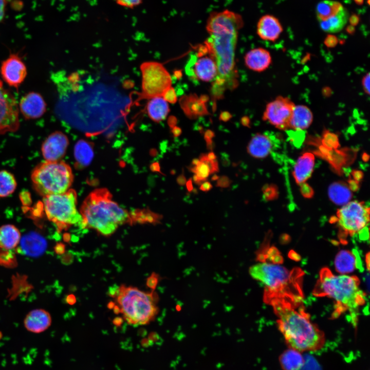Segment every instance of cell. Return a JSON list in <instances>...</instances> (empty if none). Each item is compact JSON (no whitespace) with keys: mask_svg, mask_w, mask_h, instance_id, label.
Listing matches in <instances>:
<instances>
[{"mask_svg":"<svg viewBox=\"0 0 370 370\" xmlns=\"http://www.w3.org/2000/svg\"><path fill=\"white\" fill-rule=\"evenodd\" d=\"M243 16L225 9L211 12L206 21L209 34L204 42L215 59L217 75L211 89L214 99H220L224 92L238 85L235 55L239 31L243 27Z\"/></svg>","mask_w":370,"mask_h":370,"instance_id":"1","label":"cell"},{"mask_svg":"<svg viewBox=\"0 0 370 370\" xmlns=\"http://www.w3.org/2000/svg\"><path fill=\"white\" fill-rule=\"evenodd\" d=\"M266 303L272 307L278 328L289 348L303 353L318 351L324 347L325 334L311 321L302 303L274 298Z\"/></svg>","mask_w":370,"mask_h":370,"instance_id":"2","label":"cell"},{"mask_svg":"<svg viewBox=\"0 0 370 370\" xmlns=\"http://www.w3.org/2000/svg\"><path fill=\"white\" fill-rule=\"evenodd\" d=\"M312 294L316 297L332 299L336 303L334 317L348 311L350 321L356 327L360 309L366 301L365 294L360 288L357 276L337 275L328 268H323L320 272Z\"/></svg>","mask_w":370,"mask_h":370,"instance_id":"3","label":"cell"},{"mask_svg":"<svg viewBox=\"0 0 370 370\" xmlns=\"http://www.w3.org/2000/svg\"><path fill=\"white\" fill-rule=\"evenodd\" d=\"M249 272L253 279L264 285L263 300L266 303L274 298L295 303L302 302L304 273L300 268L290 270L278 263L264 261L251 266Z\"/></svg>","mask_w":370,"mask_h":370,"instance_id":"4","label":"cell"},{"mask_svg":"<svg viewBox=\"0 0 370 370\" xmlns=\"http://www.w3.org/2000/svg\"><path fill=\"white\" fill-rule=\"evenodd\" d=\"M80 212L83 228L94 229L104 236L113 234L131 218L129 213L113 200L107 190L103 189L92 192L83 202Z\"/></svg>","mask_w":370,"mask_h":370,"instance_id":"5","label":"cell"},{"mask_svg":"<svg viewBox=\"0 0 370 370\" xmlns=\"http://www.w3.org/2000/svg\"><path fill=\"white\" fill-rule=\"evenodd\" d=\"M156 295L133 286L121 285L116 297L124 319L132 325H145L152 321L158 312Z\"/></svg>","mask_w":370,"mask_h":370,"instance_id":"6","label":"cell"},{"mask_svg":"<svg viewBox=\"0 0 370 370\" xmlns=\"http://www.w3.org/2000/svg\"><path fill=\"white\" fill-rule=\"evenodd\" d=\"M73 179L71 168L61 160H45L33 169L31 175L34 189L43 197L67 191Z\"/></svg>","mask_w":370,"mask_h":370,"instance_id":"7","label":"cell"},{"mask_svg":"<svg viewBox=\"0 0 370 370\" xmlns=\"http://www.w3.org/2000/svg\"><path fill=\"white\" fill-rule=\"evenodd\" d=\"M44 210L47 218L59 230L79 225L82 227L83 218L77 208V194L75 190L43 197Z\"/></svg>","mask_w":370,"mask_h":370,"instance_id":"8","label":"cell"},{"mask_svg":"<svg viewBox=\"0 0 370 370\" xmlns=\"http://www.w3.org/2000/svg\"><path fill=\"white\" fill-rule=\"evenodd\" d=\"M337 217L341 233L345 235L359 234L362 239L368 238L369 208L364 202H347L338 210Z\"/></svg>","mask_w":370,"mask_h":370,"instance_id":"9","label":"cell"},{"mask_svg":"<svg viewBox=\"0 0 370 370\" xmlns=\"http://www.w3.org/2000/svg\"><path fill=\"white\" fill-rule=\"evenodd\" d=\"M142 72V89L144 96L148 98L162 96L171 87V77L160 63L146 62L140 66Z\"/></svg>","mask_w":370,"mask_h":370,"instance_id":"10","label":"cell"},{"mask_svg":"<svg viewBox=\"0 0 370 370\" xmlns=\"http://www.w3.org/2000/svg\"><path fill=\"white\" fill-rule=\"evenodd\" d=\"M187 75L203 82L213 81L217 75L216 64L213 55L205 44L189 59L186 67Z\"/></svg>","mask_w":370,"mask_h":370,"instance_id":"11","label":"cell"},{"mask_svg":"<svg viewBox=\"0 0 370 370\" xmlns=\"http://www.w3.org/2000/svg\"><path fill=\"white\" fill-rule=\"evenodd\" d=\"M18 103L0 80V135L16 132L20 127Z\"/></svg>","mask_w":370,"mask_h":370,"instance_id":"12","label":"cell"},{"mask_svg":"<svg viewBox=\"0 0 370 370\" xmlns=\"http://www.w3.org/2000/svg\"><path fill=\"white\" fill-rule=\"evenodd\" d=\"M295 106L289 98L279 96L267 104L263 119L279 130H289Z\"/></svg>","mask_w":370,"mask_h":370,"instance_id":"13","label":"cell"},{"mask_svg":"<svg viewBox=\"0 0 370 370\" xmlns=\"http://www.w3.org/2000/svg\"><path fill=\"white\" fill-rule=\"evenodd\" d=\"M0 72L5 83L17 89L25 80L27 68L22 58L17 53H11L1 63Z\"/></svg>","mask_w":370,"mask_h":370,"instance_id":"14","label":"cell"},{"mask_svg":"<svg viewBox=\"0 0 370 370\" xmlns=\"http://www.w3.org/2000/svg\"><path fill=\"white\" fill-rule=\"evenodd\" d=\"M69 144L67 137L62 132L50 134L43 141L41 152L45 161H60L66 153Z\"/></svg>","mask_w":370,"mask_h":370,"instance_id":"15","label":"cell"},{"mask_svg":"<svg viewBox=\"0 0 370 370\" xmlns=\"http://www.w3.org/2000/svg\"><path fill=\"white\" fill-rule=\"evenodd\" d=\"M19 112L26 120L36 119L46 111V103L41 95L30 91L24 95L18 104Z\"/></svg>","mask_w":370,"mask_h":370,"instance_id":"16","label":"cell"},{"mask_svg":"<svg viewBox=\"0 0 370 370\" xmlns=\"http://www.w3.org/2000/svg\"><path fill=\"white\" fill-rule=\"evenodd\" d=\"M283 29L279 20L275 16L266 14L261 17L257 23L256 32L263 40L274 42L280 36Z\"/></svg>","mask_w":370,"mask_h":370,"instance_id":"17","label":"cell"},{"mask_svg":"<svg viewBox=\"0 0 370 370\" xmlns=\"http://www.w3.org/2000/svg\"><path fill=\"white\" fill-rule=\"evenodd\" d=\"M51 317L49 313L43 309L30 311L26 316L24 324L30 332L39 334L45 331L51 325Z\"/></svg>","mask_w":370,"mask_h":370,"instance_id":"18","label":"cell"},{"mask_svg":"<svg viewBox=\"0 0 370 370\" xmlns=\"http://www.w3.org/2000/svg\"><path fill=\"white\" fill-rule=\"evenodd\" d=\"M245 63L251 70L261 72L267 69L272 62L270 53L263 48H256L249 51L245 57Z\"/></svg>","mask_w":370,"mask_h":370,"instance_id":"19","label":"cell"},{"mask_svg":"<svg viewBox=\"0 0 370 370\" xmlns=\"http://www.w3.org/2000/svg\"><path fill=\"white\" fill-rule=\"evenodd\" d=\"M18 246L24 254L37 256L42 254L47 247L46 240L37 233L31 232L21 237Z\"/></svg>","mask_w":370,"mask_h":370,"instance_id":"20","label":"cell"},{"mask_svg":"<svg viewBox=\"0 0 370 370\" xmlns=\"http://www.w3.org/2000/svg\"><path fill=\"white\" fill-rule=\"evenodd\" d=\"M273 142L271 138L265 134L257 133L251 139L247 146V152L256 158H263L271 152Z\"/></svg>","mask_w":370,"mask_h":370,"instance_id":"21","label":"cell"},{"mask_svg":"<svg viewBox=\"0 0 370 370\" xmlns=\"http://www.w3.org/2000/svg\"><path fill=\"white\" fill-rule=\"evenodd\" d=\"M314 164V157L311 153H305L298 159L293 176L299 184L304 183L311 175Z\"/></svg>","mask_w":370,"mask_h":370,"instance_id":"22","label":"cell"},{"mask_svg":"<svg viewBox=\"0 0 370 370\" xmlns=\"http://www.w3.org/2000/svg\"><path fill=\"white\" fill-rule=\"evenodd\" d=\"M200 162L196 165L190 168L191 171L195 174L193 176V181L198 184H200L206 181L209 176L218 171V166L217 160L210 161L206 154H202L199 157Z\"/></svg>","mask_w":370,"mask_h":370,"instance_id":"23","label":"cell"},{"mask_svg":"<svg viewBox=\"0 0 370 370\" xmlns=\"http://www.w3.org/2000/svg\"><path fill=\"white\" fill-rule=\"evenodd\" d=\"M313 121V114L309 107L304 105L295 106L289 124V129L302 131L308 128Z\"/></svg>","mask_w":370,"mask_h":370,"instance_id":"24","label":"cell"},{"mask_svg":"<svg viewBox=\"0 0 370 370\" xmlns=\"http://www.w3.org/2000/svg\"><path fill=\"white\" fill-rule=\"evenodd\" d=\"M21 239L20 230L15 226L6 224L0 227V248L6 250L17 247Z\"/></svg>","mask_w":370,"mask_h":370,"instance_id":"25","label":"cell"},{"mask_svg":"<svg viewBox=\"0 0 370 370\" xmlns=\"http://www.w3.org/2000/svg\"><path fill=\"white\" fill-rule=\"evenodd\" d=\"M279 361L283 370H300L305 362L301 352L289 347L280 355Z\"/></svg>","mask_w":370,"mask_h":370,"instance_id":"26","label":"cell"},{"mask_svg":"<svg viewBox=\"0 0 370 370\" xmlns=\"http://www.w3.org/2000/svg\"><path fill=\"white\" fill-rule=\"evenodd\" d=\"M170 111L168 102L162 96L151 98L147 105V112L150 118L155 122L164 120Z\"/></svg>","mask_w":370,"mask_h":370,"instance_id":"27","label":"cell"},{"mask_svg":"<svg viewBox=\"0 0 370 370\" xmlns=\"http://www.w3.org/2000/svg\"><path fill=\"white\" fill-rule=\"evenodd\" d=\"M348 18V12L343 8L336 15L323 21H319L322 30L328 33L340 31L346 24Z\"/></svg>","mask_w":370,"mask_h":370,"instance_id":"28","label":"cell"},{"mask_svg":"<svg viewBox=\"0 0 370 370\" xmlns=\"http://www.w3.org/2000/svg\"><path fill=\"white\" fill-rule=\"evenodd\" d=\"M74 156L79 168L88 165L94 157V150L91 144L84 140H80L74 148Z\"/></svg>","mask_w":370,"mask_h":370,"instance_id":"29","label":"cell"},{"mask_svg":"<svg viewBox=\"0 0 370 370\" xmlns=\"http://www.w3.org/2000/svg\"><path fill=\"white\" fill-rule=\"evenodd\" d=\"M328 195L334 203L343 206L348 202L352 196L349 188L341 182H334L329 186Z\"/></svg>","mask_w":370,"mask_h":370,"instance_id":"30","label":"cell"},{"mask_svg":"<svg viewBox=\"0 0 370 370\" xmlns=\"http://www.w3.org/2000/svg\"><path fill=\"white\" fill-rule=\"evenodd\" d=\"M335 263L336 270L340 273H345L354 270L358 261L354 253L342 250L337 254Z\"/></svg>","mask_w":370,"mask_h":370,"instance_id":"31","label":"cell"},{"mask_svg":"<svg viewBox=\"0 0 370 370\" xmlns=\"http://www.w3.org/2000/svg\"><path fill=\"white\" fill-rule=\"evenodd\" d=\"M344 8L339 2L324 0L319 2L316 7V13L319 21L325 20L337 14Z\"/></svg>","mask_w":370,"mask_h":370,"instance_id":"32","label":"cell"},{"mask_svg":"<svg viewBox=\"0 0 370 370\" xmlns=\"http://www.w3.org/2000/svg\"><path fill=\"white\" fill-rule=\"evenodd\" d=\"M17 186L14 175L6 170L0 171V198H4L11 195Z\"/></svg>","mask_w":370,"mask_h":370,"instance_id":"33","label":"cell"},{"mask_svg":"<svg viewBox=\"0 0 370 370\" xmlns=\"http://www.w3.org/2000/svg\"><path fill=\"white\" fill-rule=\"evenodd\" d=\"M162 97L168 102L174 103L177 101V96L174 89L172 87L168 88L162 96Z\"/></svg>","mask_w":370,"mask_h":370,"instance_id":"34","label":"cell"},{"mask_svg":"<svg viewBox=\"0 0 370 370\" xmlns=\"http://www.w3.org/2000/svg\"><path fill=\"white\" fill-rule=\"evenodd\" d=\"M118 5L127 8H134L140 5L143 0H114Z\"/></svg>","mask_w":370,"mask_h":370,"instance_id":"35","label":"cell"},{"mask_svg":"<svg viewBox=\"0 0 370 370\" xmlns=\"http://www.w3.org/2000/svg\"><path fill=\"white\" fill-rule=\"evenodd\" d=\"M159 281V276L155 272H153L152 274L148 277L146 281L147 287L154 290L157 285Z\"/></svg>","mask_w":370,"mask_h":370,"instance_id":"36","label":"cell"},{"mask_svg":"<svg viewBox=\"0 0 370 370\" xmlns=\"http://www.w3.org/2000/svg\"><path fill=\"white\" fill-rule=\"evenodd\" d=\"M369 73L368 72L362 78V86L365 92L369 95Z\"/></svg>","mask_w":370,"mask_h":370,"instance_id":"37","label":"cell"},{"mask_svg":"<svg viewBox=\"0 0 370 370\" xmlns=\"http://www.w3.org/2000/svg\"><path fill=\"white\" fill-rule=\"evenodd\" d=\"M11 0H0V23L5 17L7 4Z\"/></svg>","mask_w":370,"mask_h":370,"instance_id":"38","label":"cell"},{"mask_svg":"<svg viewBox=\"0 0 370 370\" xmlns=\"http://www.w3.org/2000/svg\"><path fill=\"white\" fill-rule=\"evenodd\" d=\"M337 43V39L332 35H328L325 40V44L328 47H333Z\"/></svg>","mask_w":370,"mask_h":370,"instance_id":"39","label":"cell"},{"mask_svg":"<svg viewBox=\"0 0 370 370\" xmlns=\"http://www.w3.org/2000/svg\"><path fill=\"white\" fill-rule=\"evenodd\" d=\"M199 189L204 192L210 191L212 188V184L207 181H205L200 184Z\"/></svg>","mask_w":370,"mask_h":370,"instance_id":"40","label":"cell"},{"mask_svg":"<svg viewBox=\"0 0 370 370\" xmlns=\"http://www.w3.org/2000/svg\"><path fill=\"white\" fill-rule=\"evenodd\" d=\"M230 181L226 177L220 178L217 181V184L221 187H227L229 184Z\"/></svg>","mask_w":370,"mask_h":370,"instance_id":"41","label":"cell"},{"mask_svg":"<svg viewBox=\"0 0 370 370\" xmlns=\"http://www.w3.org/2000/svg\"><path fill=\"white\" fill-rule=\"evenodd\" d=\"M187 179L183 173L178 176L177 178V182L180 186H183L186 183Z\"/></svg>","mask_w":370,"mask_h":370,"instance_id":"42","label":"cell"},{"mask_svg":"<svg viewBox=\"0 0 370 370\" xmlns=\"http://www.w3.org/2000/svg\"><path fill=\"white\" fill-rule=\"evenodd\" d=\"M349 21L350 25L354 26L356 25L358 23L359 21V18L357 15L354 14L350 17V18H349Z\"/></svg>","mask_w":370,"mask_h":370,"instance_id":"43","label":"cell"},{"mask_svg":"<svg viewBox=\"0 0 370 370\" xmlns=\"http://www.w3.org/2000/svg\"><path fill=\"white\" fill-rule=\"evenodd\" d=\"M77 300L75 295L71 294L66 298V302L68 304L73 305L76 303Z\"/></svg>","mask_w":370,"mask_h":370,"instance_id":"44","label":"cell"},{"mask_svg":"<svg viewBox=\"0 0 370 370\" xmlns=\"http://www.w3.org/2000/svg\"><path fill=\"white\" fill-rule=\"evenodd\" d=\"M118 289L119 287H111L109 288V291L108 292V294L112 297H116L118 292Z\"/></svg>","mask_w":370,"mask_h":370,"instance_id":"45","label":"cell"},{"mask_svg":"<svg viewBox=\"0 0 370 370\" xmlns=\"http://www.w3.org/2000/svg\"><path fill=\"white\" fill-rule=\"evenodd\" d=\"M55 251L57 253L61 254L65 252V246L62 244H59L55 248Z\"/></svg>","mask_w":370,"mask_h":370,"instance_id":"46","label":"cell"},{"mask_svg":"<svg viewBox=\"0 0 370 370\" xmlns=\"http://www.w3.org/2000/svg\"><path fill=\"white\" fill-rule=\"evenodd\" d=\"M113 323L116 326H119L123 323V319L121 317H117L114 319Z\"/></svg>","mask_w":370,"mask_h":370,"instance_id":"47","label":"cell"},{"mask_svg":"<svg viewBox=\"0 0 370 370\" xmlns=\"http://www.w3.org/2000/svg\"><path fill=\"white\" fill-rule=\"evenodd\" d=\"M207 158L210 161L216 160V156L214 153L211 152L206 154Z\"/></svg>","mask_w":370,"mask_h":370,"instance_id":"48","label":"cell"},{"mask_svg":"<svg viewBox=\"0 0 370 370\" xmlns=\"http://www.w3.org/2000/svg\"><path fill=\"white\" fill-rule=\"evenodd\" d=\"M186 184L188 191L191 192L193 189L192 179H190L189 180L187 181Z\"/></svg>","mask_w":370,"mask_h":370,"instance_id":"49","label":"cell"},{"mask_svg":"<svg viewBox=\"0 0 370 370\" xmlns=\"http://www.w3.org/2000/svg\"><path fill=\"white\" fill-rule=\"evenodd\" d=\"M113 310L114 313L116 314H118L120 313V309L118 305H115V306L113 308Z\"/></svg>","mask_w":370,"mask_h":370,"instance_id":"50","label":"cell"},{"mask_svg":"<svg viewBox=\"0 0 370 370\" xmlns=\"http://www.w3.org/2000/svg\"><path fill=\"white\" fill-rule=\"evenodd\" d=\"M115 306V303L113 301H110L107 304V307L109 309H113Z\"/></svg>","mask_w":370,"mask_h":370,"instance_id":"51","label":"cell"},{"mask_svg":"<svg viewBox=\"0 0 370 370\" xmlns=\"http://www.w3.org/2000/svg\"><path fill=\"white\" fill-rule=\"evenodd\" d=\"M174 134L175 136H178L180 134V130L179 129L176 128L174 131Z\"/></svg>","mask_w":370,"mask_h":370,"instance_id":"52","label":"cell"},{"mask_svg":"<svg viewBox=\"0 0 370 370\" xmlns=\"http://www.w3.org/2000/svg\"><path fill=\"white\" fill-rule=\"evenodd\" d=\"M355 1L357 4H361V3H362L363 0H355Z\"/></svg>","mask_w":370,"mask_h":370,"instance_id":"53","label":"cell"},{"mask_svg":"<svg viewBox=\"0 0 370 370\" xmlns=\"http://www.w3.org/2000/svg\"><path fill=\"white\" fill-rule=\"evenodd\" d=\"M218 176H216V175H214V176H213V177L212 178V179H213L214 180H216H216H218Z\"/></svg>","mask_w":370,"mask_h":370,"instance_id":"54","label":"cell"}]
</instances>
